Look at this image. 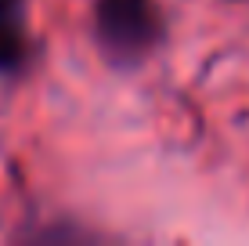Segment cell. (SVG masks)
<instances>
[{"mask_svg":"<svg viewBox=\"0 0 249 246\" xmlns=\"http://www.w3.org/2000/svg\"><path fill=\"white\" fill-rule=\"evenodd\" d=\"M98 40L108 58L137 62L159 40V11L152 0H98Z\"/></svg>","mask_w":249,"mask_h":246,"instance_id":"obj_1","label":"cell"},{"mask_svg":"<svg viewBox=\"0 0 249 246\" xmlns=\"http://www.w3.org/2000/svg\"><path fill=\"white\" fill-rule=\"evenodd\" d=\"M25 58V40L11 19H0V73L18 69Z\"/></svg>","mask_w":249,"mask_h":246,"instance_id":"obj_2","label":"cell"},{"mask_svg":"<svg viewBox=\"0 0 249 246\" xmlns=\"http://www.w3.org/2000/svg\"><path fill=\"white\" fill-rule=\"evenodd\" d=\"M15 7H18V0H0V19H11Z\"/></svg>","mask_w":249,"mask_h":246,"instance_id":"obj_3","label":"cell"}]
</instances>
